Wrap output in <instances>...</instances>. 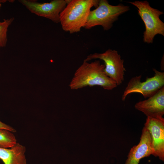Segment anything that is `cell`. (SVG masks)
<instances>
[{
  "instance_id": "1",
  "label": "cell",
  "mask_w": 164,
  "mask_h": 164,
  "mask_svg": "<svg viewBox=\"0 0 164 164\" xmlns=\"http://www.w3.org/2000/svg\"><path fill=\"white\" fill-rule=\"evenodd\" d=\"M105 65L99 60L91 63L84 61L75 72L69 85L70 89L77 90L97 85L111 90L117 87L116 83L104 71Z\"/></svg>"
},
{
  "instance_id": "2",
  "label": "cell",
  "mask_w": 164,
  "mask_h": 164,
  "mask_svg": "<svg viewBox=\"0 0 164 164\" xmlns=\"http://www.w3.org/2000/svg\"><path fill=\"white\" fill-rule=\"evenodd\" d=\"M98 0H69L60 14L62 29L70 34L77 32L85 26L92 7H97Z\"/></svg>"
},
{
  "instance_id": "3",
  "label": "cell",
  "mask_w": 164,
  "mask_h": 164,
  "mask_svg": "<svg viewBox=\"0 0 164 164\" xmlns=\"http://www.w3.org/2000/svg\"><path fill=\"white\" fill-rule=\"evenodd\" d=\"M130 9L128 5L121 4L113 5L109 4L107 0H99L96 8L91 11L84 28L89 29L96 26H101L104 30H108L118 17Z\"/></svg>"
},
{
  "instance_id": "4",
  "label": "cell",
  "mask_w": 164,
  "mask_h": 164,
  "mask_svg": "<svg viewBox=\"0 0 164 164\" xmlns=\"http://www.w3.org/2000/svg\"><path fill=\"white\" fill-rule=\"evenodd\" d=\"M135 6L138 14L144 22L145 30L143 32V40L148 44L152 43L157 34L164 36V23L159 16L164 13L151 7L147 1L128 2Z\"/></svg>"
},
{
  "instance_id": "5",
  "label": "cell",
  "mask_w": 164,
  "mask_h": 164,
  "mask_svg": "<svg viewBox=\"0 0 164 164\" xmlns=\"http://www.w3.org/2000/svg\"><path fill=\"white\" fill-rule=\"evenodd\" d=\"M154 75L147 77L145 81H141L142 75L132 77L128 83L122 99L124 101L127 96L132 93H139L145 98H149L157 92L164 85V72L153 68Z\"/></svg>"
},
{
  "instance_id": "6",
  "label": "cell",
  "mask_w": 164,
  "mask_h": 164,
  "mask_svg": "<svg viewBox=\"0 0 164 164\" xmlns=\"http://www.w3.org/2000/svg\"><path fill=\"white\" fill-rule=\"evenodd\" d=\"M95 59L104 61V73L116 83L117 86L122 84L126 70L124 67V60L121 59L117 51L109 49L103 53L90 54L84 61L88 62Z\"/></svg>"
},
{
  "instance_id": "7",
  "label": "cell",
  "mask_w": 164,
  "mask_h": 164,
  "mask_svg": "<svg viewBox=\"0 0 164 164\" xmlns=\"http://www.w3.org/2000/svg\"><path fill=\"white\" fill-rule=\"evenodd\" d=\"M69 0H53L49 2L39 3L29 0L19 1L30 12L49 19L56 23L60 22V14Z\"/></svg>"
},
{
  "instance_id": "8",
  "label": "cell",
  "mask_w": 164,
  "mask_h": 164,
  "mask_svg": "<svg viewBox=\"0 0 164 164\" xmlns=\"http://www.w3.org/2000/svg\"><path fill=\"white\" fill-rule=\"evenodd\" d=\"M149 132L154 152L153 155L164 161V118L147 117L144 126Z\"/></svg>"
},
{
  "instance_id": "9",
  "label": "cell",
  "mask_w": 164,
  "mask_h": 164,
  "mask_svg": "<svg viewBox=\"0 0 164 164\" xmlns=\"http://www.w3.org/2000/svg\"><path fill=\"white\" fill-rule=\"evenodd\" d=\"M135 107L147 117H163L164 114V87L148 99L136 103Z\"/></svg>"
},
{
  "instance_id": "10",
  "label": "cell",
  "mask_w": 164,
  "mask_h": 164,
  "mask_svg": "<svg viewBox=\"0 0 164 164\" xmlns=\"http://www.w3.org/2000/svg\"><path fill=\"white\" fill-rule=\"evenodd\" d=\"M154 152L150 134L144 127L139 142L131 149L125 164H139L141 159L153 155Z\"/></svg>"
},
{
  "instance_id": "11",
  "label": "cell",
  "mask_w": 164,
  "mask_h": 164,
  "mask_svg": "<svg viewBox=\"0 0 164 164\" xmlns=\"http://www.w3.org/2000/svg\"><path fill=\"white\" fill-rule=\"evenodd\" d=\"M26 147L19 143L10 148L0 147V159L4 164H27Z\"/></svg>"
},
{
  "instance_id": "12",
  "label": "cell",
  "mask_w": 164,
  "mask_h": 164,
  "mask_svg": "<svg viewBox=\"0 0 164 164\" xmlns=\"http://www.w3.org/2000/svg\"><path fill=\"white\" fill-rule=\"evenodd\" d=\"M17 139L13 132L5 129H0V147L10 148L17 143Z\"/></svg>"
},
{
  "instance_id": "13",
  "label": "cell",
  "mask_w": 164,
  "mask_h": 164,
  "mask_svg": "<svg viewBox=\"0 0 164 164\" xmlns=\"http://www.w3.org/2000/svg\"><path fill=\"white\" fill-rule=\"evenodd\" d=\"M13 17L4 19L0 21V48L5 47L7 42V32L10 25L13 21Z\"/></svg>"
},
{
  "instance_id": "14",
  "label": "cell",
  "mask_w": 164,
  "mask_h": 164,
  "mask_svg": "<svg viewBox=\"0 0 164 164\" xmlns=\"http://www.w3.org/2000/svg\"><path fill=\"white\" fill-rule=\"evenodd\" d=\"M0 129H5L13 133L16 132V130L12 127L0 121Z\"/></svg>"
},
{
  "instance_id": "15",
  "label": "cell",
  "mask_w": 164,
  "mask_h": 164,
  "mask_svg": "<svg viewBox=\"0 0 164 164\" xmlns=\"http://www.w3.org/2000/svg\"><path fill=\"white\" fill-rule=\"evenodd\" d=\"M4 0H3V1H1V0H0V9L1 8V5H2V4H1V2H4Z\"/></svg>"
}]
</instances>
